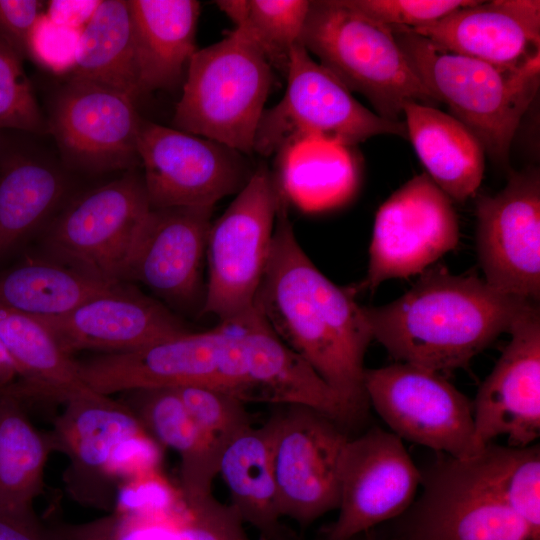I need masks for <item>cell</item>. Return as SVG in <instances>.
Returning a JSON list of instances; mask_svg holds the SVG:
<instances>
[{
	"mask_svg": "<svg viewBox=\"0 0 540 540\" xmlns=\"http://www.w3.org/2000/svg\"><path fill=\"white\" fill-rule=\"evenodd\" d=\"M355 288L326 277L299 244L280 206L255 307L277 336L335 392L351 424L369 408L364 357L373 340Z\"/></svg>",
	"mask_w": 540,
	"mask_h": 540,
	"instance_id": "6da1fadb",
	"label": "cell"
},
{
	"mask_svg": "<svg viewBox=\"0 0 540 540\" xmlns=\"http://www.w3.org/2000/svg\"><path fill=\"white\" fill-rule=\"evenodd\" d=\"M533 303L476 274L437 266L398 299L363 311L373 340L397 361L438 373L465 368Z\"/></svg>",
	"mask_w": 540,
	"mask_h": 540,
	"instance_id": "7a4b0ae2",
	"label": "cell"
},
{
	"mask_svg": "<svg viewBox=\"0 0 540 540\" xmlns=\"http://www.w3.org/2000/svg\"><path fill=\"white\" fill-rule=\"evenodd\" d=\"M414 72L499 165L540 86V56L517 67L496 66L437 49L409 27L389 26Z\"/></svg>",
	"mask_w": 540,
	"mask_h": 540,
	"instance_id": "3957f363",
	"label": "cell"
},
{
	"mask_svg": "<svg viewBox=\"0 0 540 540\" xmlns=\"http://www.w3.org/2000/svg\"><path fill=\"white\" fill-rule=\"evenodd\" d=\"M301 43L385 119L402 120L406 101L433 107L438 103L407 61L391 28L352 9L345 0L310 1Z\"/></svg>",
	"mask_w": 540,
	"mask_h": 540,
	"instance_id": "277c9868",
	"label": "cell"
},
{
	"mask_svg": "<svg viewBox=\"0 0 540 540\" xmlns=\"http://www.w3.org/2000/svg\"><path fill=\"white\" fill-rule=\"evenodd\" d=\"M272 85V67L235 28L194 53L172 127L222 143L247 156Z\"/></svg>",
	"mask_w": 540,
	"mask_h": 540,
	"instance_id": "5b68a950",
	"label": "cell"
},
{
	"mask_svg": "<svg viewBox=\"0 0 540 540\" xmlns=\"http://www.w3.org/2000/svg\"><path fill=\"white\" fill-rule=\"evenodd\" d=\"M284 201L275 175L260 165L224 213L211 223L205 252L208 280L203 314L237 327L254 309Z\"/></svg>",
	"mask_w": 540,
	"mask_h": 540,
	"instance_id": "8992f818",
	"label": "cell"
},
{
	"mask_svg": "<svg viewBox=\"0 0 540 540\" xmlns=\"http://www.w3.org/2000/svg\"><path fill=\"white\" fill-rule=\"evenodd\" d=\"M281 100L265 109L254 139V152L278 154L306 140L350 147L378 135L407 139L404 120L379 116L358 102L302 43L290 54Z\"/></svg>",
	"mask_w": 540,
	"mask_h": 540,
	"instance_id": "52a82bcc",
	"label": "cell"
},
{
	"mask_svg": "<svg viewBox=\"0 0 540 540\" xmlns=\"http://www.w3.org/2000/svg\"><path fill=\"white\" fill-rule=\"evenodd\" d=\"M265 422L282 517L307 527L338 509L350 439L339 420L306 405H280Z\"/></svg>",
	"mask_w": 540,
	"mask_h": 540,
	"instance_id": "ba28073f",
	"label": "cell"
},
{
	"mask_svg": "<svg viewBox=\"0 0 540 540\" xmlns=\"http://www.w3.org/2000/svg\"><path fill=\"white\" fill-rule=\"evenodd\" d=\"M364 386L369 405L401 440L461 461L482 450L472 401L440 373L396 362L366 369Z\"/></svg>",
	"mask_w": 540,
	"mask_h": 540,
	"instance_id": "9c48e42d",
	"label": "cell"
},
{
	"mask_svg": "<svg viewBox=\"0 0 540 540\" xmlns=\"http://www.w3.org/2000/svg\"><path fill=\"white\" fill-rule=\"evenodd\" d=\"M420 471L421 494L394 519V540H540V530L492 495L466 461L444 455Z\"/></svg>",
	"mask_w": 540,
	"mask_h": 540,
	"instance_id": "30bf717a",
	"label": "cell"
},
{
	"mask_svg": "<svg viewBox=\"0 0 540 540\" xmlns=\"http://www.w3.org/2000/svg\"><path fill=\"white\" fill-rule=\"evenodd\" d=\"M151 208L211 206L237 194L253 171L247 155L217 141L143 120L137 141Z\"/></svg>",
	"mask_w": 540,
	"mask_h": 540,
	"instance_id": "8fae6325",
	"label": "cell"
},
{
	"mask_svg": "<svg viewBox=\"0 0 540 540\" xmlns=\"http://www.w3.org/2000/svg\"><path fill=\"white\" fill-rule=\"evenodd\" d=\"M458 239L452 200L427 173L414 176L378 209L367 274L358 288L374 291L388 279L421 274Z\"/></svg>",
	"mask_w": 540,
	"mask_h": 540,
	"instance_id": "7c38bea8",
	"label": "cell"
},
{
	"mask_svg": "<svg viewBox=\"0 0 540 540\" xmlns=\"http://www.w3.org/2000/svg\"><path fill=\"white\" fill-rule=\"evenodd\" d=\"M151 209L142 177L129 171L72 203L48 242L66 264L119 282Z\"/></svg>",
	"mask_w": 540,
	"mask_h": 540,
	"instance_id": "4fadbf2b",
	"label": "cell"
},
{
	"mask_svg": "<svg viewBox=\"0 0 540 540\" xmlns=\"http://www.w3.org/2000/svg\"><path fill=\"white\" fill-rule=\"evenodd\" d=\"M421 471L403 440L373 427L350 438L342 461L338 516L327 540H349L402 515L416 499Z\"/></svg>",
	"mask_w": 540,
	"mask_h": 540,
	"instance_id": "5bb4252c",
	"label": "cell"
},
{
	"mask_svg": "<svg viewBox=\"0 0 540 540\" xmlns=\"http://www.w3.org/2000/svg\"><path fill=\"white\" fill-rule=\"evenodd\" d=\"M477 253L485 281L526 300L540 297V175L510 172L504 189L476 202Z\"/></svg>",
	"mask_w": 540,
	"mask_h": 540,
	"instance_id": "9a60e30c",
	"label": "cell"
},
{
	"mask_svg": "<svg viewBox=\"0 0 540 540\" xmlns=\"http://www.w3.org/2000/svg\"><path fill=\"white\" fill-rule=\"evenodd\" d=\"M231 326L185 332L150 345L79 363L85 384L110 395L150 388L202 386L222 391Z\"/></svg>",
	"mask_w": 540,
	"mask_h": 540,
	"instance_id": "2e32d148",
	"label": "cell"
},
{
	"mask_svg": "<svg viewBox=\"0 0 540 540\" xmlns=\"http://www.w3.org/2000/svg\"><path fill=\"white\" fill-rule=\"evenodd\" d=\"M48 434L53 450L69 459L64 482L70 496L107 510L114 500L110 466L115 452L125 442L149 433L122 400L92 391L67 401Z\"/></svg>",
	"mask_w": 540,
	"mask_h": 540,
	"instance_id": "e0dca14e",
	"label": "cell"
},
{
	"mask_svg": "<svg viewBox=\"0 0 540 540\" xmlns=\"http://www.w3.org/2000/svg\"><path fill=\"white\" fill-rule=\"evenodd\" d=\"M473 404L480 448L500 436L509 446L526 447L540 436V310L530 305L516 320Z\"/></svg>",
	"mask_w": 540,
	"mask_h": 540,
	"instance_id": "ac0fdd59",
	"label": "cell"
},
{
	"mask_svg": "<svg viewBox=\"0 0 540 540\" xmlns=\"http://www.w3.org/2000/svg\"><path fill=\"white\" fill-rule=\"evenodd\" d=\"M142 121L129 96L70 77L48 123L71 161L89 170L109 171L130 170L140 163L137 141Z\"/></svg>",
	"mask_w": 540,
	"mask_h": 540,
	"instance_id": "d6986e66",
	"label": "cell"
},
{
	"mask_svg": "<svg viewBox=\"0 0 540 540\" xmlns=\"http://www.w3.org/2000/svg\"><path fill=\"white\" fill-rule=\"evenodd\" d=\"M214 207L151 209L128 258L124 277L176 304L194 299Z\"/></svg>",
	"mask_w": 540,
	"mask_h": 540,
	"instance_id": "ffe728a7",
	"label": "cell"
},
{
	"mask_svg": "<svg viewBox=\"0 0 540 540\" xmlns=\"http://www.w3.org/2000/svg\"><path fill=\"white\" fill-rule=\"evenodd\" d=\"M411 29L442 51L517 67L540 56V1H477Z\"/></svg>",
	"mask_w": 540,
	"mask_h": 540,
	"instance_id": "44dd1931",
	"label": "cell"
},
{
	"mask_svg": "<svg viewBox=\"0 0 540 540\" xmlns=\"http://www.w3.org/2000/svg\"><path fill=\"white\" fill-rule=\"evenodd\" d=\"M38 319L71 355L80 350L127 352L188 332L164 305L122 285L67 314Z\"/></svg>",
	"mask_w": 540,
	"mask_h": 540,
	"instance_id": "7402d4cb",
	"label": "cell"
},
{
	"mask_svg": "<svg viewBox=\"0 0 540 540\" xmlns=\"http://www.w3.org/2000/svg\"><path fill=\"white\" fill-rule=\"evenodd\" d=\"M247 403L306 405L339 420L350 418L335 392L315 370L271 329L256 307L237 326Z\"/></svg>",
	"mask_w": 540,
	"mask_h": 540,
	"instance_id": "603a6c76",
	"label": "cell"
},
{
	"mask_svg": "<svg viewBox=\"0 0 540 540\" xmlns=\"http://www.w3.org/2000/svg\"><path fill=\"white\" fill-rule=\"evenodd\" d=\"M126 403L161 446L180 458V491L187 506L212 494L223 449L192 418L175 388H150L125 392Z\"/></svg>",
	"mask_w": 540,
	"mask_h": 540,
	"instance_id": "cb8c5ba5",
	"label": "cell"
},
{
	"mask_svg": "<svg viewBox=\"0 0 540 540\" xmlns=\"http://www.w3.org/2000/svg\"><path fill=\"white\" fill-rule=\"evenodd\" d=\"M133 22L139 94L176 85L197 51L200 3L128 0Z\"/></svg>",
	"mask_w": 540,
	"mask_h": 540,
	"instance_id": "d4e9b609",
	"label": "cell"
},
{
	"mask_svg": "<svg viewBox=\"0 0 540 540\" xmlns=\"http://www.w3.org/2000/svg\"><path fill=\"white\" fill-rule=\"evenodd\" d=\"M403 117L409 139L428 176L451 199L465 202L481 184L485 152L456 118L436 107L406 101Z\"/></svg>",
	"mask_w": 540,
	"mask_h": 540,
	"instance_id": "484cf974",
	"label": "cell"
},
{
	"mask_svg": "<svg viewBox=\"0 0 540 540\" xmlns=\"http://www.w3.org/2000/svg\"><path fill=\"white\" fill-rule=\"evenodd\" d=\"M0 339L12 358L18 382L5 389L23 396L67 401L90 393L79 363L37 317L0 306Z\"/></svg>",
	"mask_w": 540,
	"mask_h": 540,
	"instance_id": "4316f807",
	"label": "cell"
},
{
	"mask_svg": "<svg viewBox=\"0 0 540 540\" xmlns=\"http://www.w3.org/2000/svg\"><path fill=\"white\" fill-rule=\"evenodd\" d=\"M231 504L244 524L255 528L262 540H290L282 527L279 495L266 424L250 426L223 450L219 473Z\"/></svg>",
	"mask_w": 540,
	"mask_h": 540,
	"instance_id": "83f0119b",
	"label": "cell"
},
{
	"mask_svg": "<svg viewBox=\"0 0 540 540\" xmlns=\"http://www.w3.org/2000/svg\"><path fill=\"white\" fill-rule=\"evenodd\" d=\"M120 285L66 263L30 261L0 275V306L38 318L58 317Z\"/></svg>",
	"mask_w": 540,
	"mask_h": 540,
	"instance_id": "f1b7e54d",
	"label": "cell"
},
{
	"mask_svg": "<svg viewBox=\"0 0 540 540\" xmlns=\"http://www.w3.org/2000/svg\"><path fill=\"white\" fill-rule=\"evenodd\" d=\"M71 78L140 97L133 22L128 0H101L81 30Z\"/></svg>",
	"mask_w": 540,
	"mask_h": 540,
	"instance_id": "f546056e",
	"label": "cell"
},
{
	"mask_svg": "<svg viewBox=\"0 0 540 540\" xmlns=\"http://www.w3.org/2000/svg\"><path fill=\"white\" fill-rule=\"evenodd\" d=\"M52 451L49 434L33 426L20 398L0 390V509H33Z\"/></svg>",
	"mask_w": 540,
	"mask_h": 540,
	"instance_id": "4dcf8cb0",
	"label": "cell"
},
{
	"mask_svg": "<svg viewBox=\"0 0 540 540\" xmlns=\"http://www.w3.org/2000/svg\"><path fill=\"white\" fill-rule=\"evenodd\" d=\"M65 183L51 166L17 156L0 170V256L38 227L63 196Z\"/></svg>",
	"mask_w": 540,
	"mask_h": 540,
	"instance_id": "1f68e13d",
	"label": "cell"
},
{
	"mask_svg": "<svg viewBox=\"0 0 540 540\" xmlns=\"http://www.w3.org/2000/svg\"><path fill=\"white\" fill-rule=\"evenodd\" d=\"M288 149L296 152V173L277 183L281 194L287 190L301 207L312 211L335 207L353 194L358 172L348 147L306 140Z\"/></svg>",
	"mask_w": 540,
	"mask_h": 540,
	"instance_id": "d6a6232c",
	"label": "cell"
},
{
	"mask_svg": "<svg viewBox=\"0 0 540 540\" xmlns=\"http://www.w3.org/2000/svg\"><path fill=\"white\" fill-rule=\"evenodd\" d=\"M465 461L492 495L540 530L539 445L512 447L491 442Z\"/></svg>",
	"mask_w": 540,
	"mask_h": 540,
	"instance_id": "836d02e7",
	"label": "cell"
},
{
	"mask_svg": "<svg viewBox=\"0 0 540 540\" xmlns=\"http://www.w3.org/2000/svg\"><path fill=\"white\" fill-rule=\"evenodd\" d=\"M215 4L264 54L286 73L292 49L301 43L308 0H220Z\"/></svg>",
	"mask_w": 540,
	"mask_h": 540,
	"instance_id": "e575fe53",
	"label": "cell"
},
{
	"mask_svg": "<svg viewBox=\"0 0 540 540\" xmlns=\"http://www.w3.org/2000/svg\"><path fill=\"white\" fill-rule=\"evenodd\" d=\"M23 56L0 37V129L11 128L31 133L49 132L27 78Z\"/></svg>",
	"mask_w": 540,
	"mask_h": 540,
	"instance_id": "d590c367",
	"label": "cell"
},
{
	"mask_svg": "<svg viewBox=\"0 0 540 540\" xmlns=\"http://www.w3.org/2000/svg\"><path fill=\"white\" fill-rule=\"evenodd\" d=\"M175 389L195 422L223 450L252 426L246 404L229 394L202 386Z\"/></svg>",
	"mask_w": 540,
	"mask_h": 540,
	"instance_id": "8d00e7d4",
	"label": "cell"
},
{
	"mask_svg": "<svg viewBox=\"0 0 540 540\" xmlns=\"http://www.w3.org/2000/svg\"><path fill=\"white\" fill-rule=\"evenodd\" d=\"M369 19L387 26L416 28L434 22L474 0H345Z\"/></svg>",
	"mask_w": 540,
	"mask_h": 540,
	"instance_id": "74e56055",
	"label": "cell"
},
{
	"mask_svg": "<svg viewBox=\"0 0 540 540\" xmlns=\"http://www.w3.org/2000/svg\"><path fill=\"white\" fill-rule=\"evenodd\" d=\"M82 29L59 25L43 12L36 20L26 44V57L56 74L75 67Z\"/></svg>",
	"mask_w": 540,
	"mask_h": 540,
	"instance_id": "f35d334b",
	"label": "cell"
},
{
	"mask_svg": "<svg viewBox=\"0 0 540 540\" xmlns=\"http://www.w3.org/2000/svg\"><path fill=\"white\" fill-rule=\"evenodd\" d=\"M185 506L186 512L170 540H250L234 509L214 496L197 505Z\"/></svg>",
	"mask_w": 540,
	"mask_h": 540,
	"instance_id": "ab89813d",
	"label": "cell"
},
{
	"mask_svg": "<svg viewBox=\"0 0 540 540\" xmlns=\"http://www.w3.org/2000/svg\"><path fill=\"white\" fill-rule=\"evenodd\" d=\"M58 540H133L141 529L140 521L131 514H114L99 520L52 526Z\"/></svg>",
	"mask_w": 540,
	"mask_h": 540,
	"instance_id": "60d3db41",
	"label": "cell"
},
{
	"mask_svg": "<svg viewBox=\"0 0 540 540\" xmlns=\"http://www.w3.org/2000/svg\"><path fill=\"white\" fill-rule=\"evenodd\" d=\"M43 12L42 1L0 0V37L24 58L28 36Z\"/></svg>",
	"mask_w": 540,
	"mask_h": 540,
	"instance_id": "b9f144b4",
	"label": "cell"
},
{
	"mask_svg": "<svg viewBox=\"0 0 540 540\" xmlns=\"http://www.w3.org/2000/svg\"><path fill=\"white\" fill-rule=\"evenodd\" d=\"M0 540H58L52 526L41 521L33 509H0Z\"/></svg>",
	"mask_w": 540,
	"mask_h": 540,
	"instance_id": "7bdbcfd3",
	"label": "cell"
},
{
	"mask_svg": "<svg viewBox=\"0 0 540 540\" xmlns=\"http://www.w3.org/2000/svg\"><path fill=\"white\" fill-rule=\"evenodd\" d=\"M101 0L48 1L45 15L53 22L74 29H82L93 16Z\"/></svg>",
	"mask_w": 540,
	"mask_h": 540,
	"instance_id": "ee69618b",
	"label": "cell"
},
{
	"mask_svg": "<svg viewBox=\"0 0 540 540\" xmlns=\"http://www.w3.org/2000/svg\"><path fill=\"white\" fill-rule=\"evenodd\" d=\"M18 378L17 368L0 339V390L10 388Z\"/></svg>",
	"mask_w": 540,
	"mask_h": 540,
	"instance_id": "f6af8a7d",
	"label": "cell"
},
{
	"mask_svg": "<svg viewBox=\"0 0 540 540\" xmlns=\"http://www.w3.org/2000/svg\"><path fill=\"white\" fill-rule=\"evenodd\" d=\"M320 540H327L326 538H322ZM349 540H376L374 536L371 535L370 531L361 535H358L354 538H351Z\"/></svg>",
	"mask_w": 540,
	"mask_h": 540,
	"instance_id": "bcb514c9",
	"label": "cell"
}]
</instances>
